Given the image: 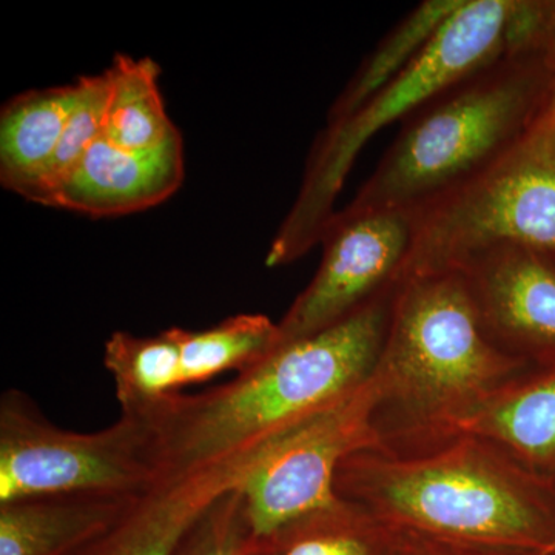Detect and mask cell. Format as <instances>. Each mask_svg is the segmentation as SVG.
I'll return each instance as SVG.
<instances>
[{"instance_id":"cell-10","label":"cell","mask_w":555,"mask_h":555,"mask_svg":"<svg viewBox=\"0 0 555 555\" xmlns=\"http://www.w3.org/2000/svg\"><path fill=\"white\" fill-rule=\"evenodd\" d=\"M448 269L465 276L496 345L529 366H555L554 257L518 244H494Z\"/></svg>"},{"instance_id":"cell-19","label":"cell","mask_w":555,"mask_h":555,"mask_svg":"<svg viewBox=\"0 0 555 555\" xmlns=\"http://www.w3.org/2000/svg\"><path fill=\"white\" fill-rule=\"evenodd\" d=\"M181 361L182 387L255 366L280 345V328L261 313H240L203 331L171 327Z\"/></svg>"},{"instance_id":"cell-15","label":"cell","mask_w":555,"mask_h":555,"mask_svg":"<svg viewBox=\"0 0 555 555\" xmlns=\"http://www.w3.org/2000/svg\"><path fill=\"white\" fill-rule=\"evenodd\" d=\"M76 101V82L17 94L0 113V181L24 195L49 167Z\"/></svg>"},{"instance_id":"cell-14","label":"cell","mask_w":555,"mask_h":555,"mask_svg":"<svg viewBox=\"0 0 555 555\" xmlns=\"http://www.w3.org/2000/svg\"><path fill=\"white\" fill-rule=\"evenodd\" d=\"M138 496L47 495L0 503V555L78 553Z\"/></svg>"},{"instance_id":"cell-7","label":"cell","mask_w":555,"mask_h":555,"mask_svg":"<svg viewBox=\"0 0 555 555\" xmlns=\"http://www.w3.org/2000/svg\"><path fill=\"white\" fill-rule=\"evenodd\" d=\"M160 481L147 426L120 414L96 433L53 425L22 390L0 398V503L47 495L138 496Z\"/></svg>"},{"instance_id":"cell-21","label":"cell","mask_w":555,"mask_h":555,"mask_svg":"<svg viewBox=\"0 0 555 555\" xmlns=\"http://www.w3.org/2000/svg\"><path fill=\"white\" fill-rule=\"evenodd\" d=\"M109 98L107 69L101 75L86 76L76 80V101L67 127L53 159L43 173L36 179L24 198L42 206H49L51 195L62 179L75 169L87 150L104 137L105 115Z\"/></svg>"},{"instance_id":"cell-17","label":"cell","mask_w":555,"mask_h":555,"mask_svg":"<svg viewBox=\"0 0 555 555\" xmlns=\"http://www.w3.org/2000/svg\"><path fill=\"white\" fill-rule=\"evenodd\" d=\"M107 73L104 137L109 142L133 152H152L181 141L160 96V69L155 61L118 54Z\"/></svg>"},{"instance_id":"cell-24","label":"cell","mask_w":555,"mask_h":555,"mask_svg":"<svg viewBox=\"0 0 555 555\" xmlns=\"http://www.w3.org/2000/svg\"><path fill=\"white\" fill-rule=\"evenodd\" d=\"M546 54L547 60H550L551 65H553L555 73V17L553 22V27H551L550 36H547Z\"/></svg>"},{"instance_id":"cell-20","label":"cell","mask_w":555,"mask_h":555,"mask_svg":"<svg viewBox=\"0 0 555 555\" xmlns=\"http://www.w3.org/2000/svg\"><path fill=\"white\" fill-rule=\"evenodd\" d=\"M465 0H426L398 22L358 68L328 112L327 124L352 115L377 91L397 78L436 38Z\"/></svg>"},{"instance_id":"cell-18","label":"cell","mask_w":555,"mask_h":555,"mask_svg":"<svg viewBox=\"0 0 555 555\" xmlns=\"http://www.w3.org/2000/svg\"><path fill=\"white\" fill-rule=\"evenodd\" d=\"M104 366L124 415L147 414L182 390L179 349L170 328L155 337L115 332L105 343Z\"/></svg>"},{"instance_id":"cell-25","label":"cell","mask_w":555,"mask_h":555,"mask_svg":"<svg viewBox=\"0 0 555 555\" xmlns=\"http://www.w3.org/2000/svg\"><path fill=\"white\" fill-rule=\"evenodd\" d=\"M553 100L555 101V80H554V87H553Z\"/></svg>"},{"instance_id":"cell-6","label":"cell","mask_w":555,"mask_h":555,"mask_svg":"<svg viewBox=\"0 0 555 555\" xmlns=\"http://www.w3.org/2000/svg\"><path fill=\"white\" fill-rule=\"evenodd\" d=\"M401 278L451 268L478 248L518 244L555 258V101L502 158L415 211Z\"/></svg>"},{"instance_id":"cell-8","label":"cell","mask_w":555,"mask_h":555,"mask_svg":"<svg viewBox=\"0 0 555 555\" xmlns=\"http://www.w3.org/2000/svg\"><path fill=\"white\" fill-rule=\"evenodd\" d=\"M377 378L324 409L269 449L241 485L251 539L332 505L347 455L375 441Z\"/></svg>"},{"instance_id":"cell-9","label":"cell","mask_w":555,"mask_h":555,"mask_svg":"<svg viewBox=\"0 0 555 555\" xmlns=\"http://www.w3.org/2000/svg\"><path fill=\"white\" fill-rule=\"evenodd\" d=\"M414 240L412 211L345 208L332 215L320 236V269L278 323L280 343L334 326L398 283Z\"/></svg>"},{"instance_id":"cell-4","label":"cell","mask_w":555,"mask_h":555,"mask_svg":"<svg viewBox=\"0 0 555 555\" xmlns=\"http://www.w3.org/2000/svg\"><path fill=\"white\" fill-rule=\"evenodd\" d=\"M545 50L509 51L412 113L349 210L415 214L491 167L553 93Z\"/></svg>"},{"instance_id":"cell-12","label":"cell","mask_w":555,"mask_h":555,"mask_svg":"<svg viewBox=\"0 0 555 555\" xmlns=\"http://www.w3.org/2000/svg\"><path fill=\"white\" fill-rule=\"evenodd\" d=\"M266 452L193 476L164 478L73 555H175L198 518L219 496L240 488Z\"/></svg>"},{"instance_id":"cell-11","label":"cell","mask_w":555,"mask_h":555,"mask_svg":"<svg viewBox=\"0 0 555 555\" xmlns=\"http://www.w3.org/2000/svg\"><path fill=\"white\" fill-rule=\"evenodd\" d=\"M182 179V139L152 152H133L102 137L62 179L49 206L93 218L122 217L170 198Z\"/></svg>"},{"instance_id":"cell-22","label":"cell","mask_w":555,"mask_h":555,"mask_svg":"<svg viewBox=\"0 0 555 555\" xmlns=\"http://www.w3.org/2000/svg\"><path fill=\"white\" fill-rule=\"evenodd\" d=\"M240 488L225 492L208 507L175 555H248L251 532Z\"/></svg>"},{"instance_id":"cell-23","label":"cell","mask_w":555,"mask_h":555,"mask_svg":"<svg viewBox=\"0 0 555 555\" xmlns=\"http://www.w3.org/2000/svg\"><path fill=\"white\" fill-rule=\"evenodd\" d=\"M389 555H555V550H524V547L467 542V540L426 534V532L397 526L396 542Z\"/></svg>"},{"instance_id":"cell-5","label":"cell","mask_w":555,"mask_h":555,"mask_svg":"<svg viewBox=\"0 0 555 555\" xmlns=\"http://www.w3.org/2000/svg\"><path fill=\"white\" fill-rule=\"evenodd\" d=\"M547 16L546 0H465L396 79L352 115L327 124L310 153L297 203L270 247L268 266L294 261L320 243L369 139L509 51L535 50L545 38Z\"/></svg>"},{"instance_id":"cell-1","label":"cell","mask_w":555,"mask_h":555,"mask_svg":"<svg viewBox=\"0 0 555 555\" xmlns=\"http://www.w3.org/2000/svg\"><path fill=\"white\" fill-rule=\"evenodd\" d=\"M397 286L334 326L280 343L225 385L175 393L134 416L147 426L160 480L259 454L366 385L377 371Z\"/></svg>"},{"instance_id":"cell-13","label":"cell","mask_w":555,"mask_h":555,"mask_svg":"<svg viewBox=\"0 0 555 555\" xmlns=\"http://www.w3.org/2000/svg\"><path fill=\"white\" fill-rule=\"evenodd\" d=\"M449 434L483 438L528 469L555 478V366L531 367L511 379Z\"/></svg>"},{"instance_id":"cell-2","label":"cell","mask_w":555,"mask_h":555,"mask_svg":"<svg viewBox=\"0 0 555 555\" xmlns=\"http://www.w3.org/2000/svg\"><path fill=\"white\" fill-rule=\"evenodd\" d=\"M335 495L426 534L555 550V478L470 434L357 449L338 467Z\"/></svg>"},{"instance_id":"cell-3","label":"cell","mask_w":555,"mask_h":555,"mask_svg":"<svg viewBox=\"0 0 555 555\" xmlns=\"http://www.w3.org/2000/svg\"><path fill=\"white\" fill-rule=\"evenodd\" d=\"M531 367L489 335L460 270L401 278L375 371V441L447 436Z\"/></svg>"},{"instance_id":"cell-16","label":"cell","mask_w":555,"mask_h":555,"mask_svg":"<svg viewBox=\"0 0 555 555\" xmlns=\"http://www.w3.org/2000/svg\"><path fill=\"white\" fill-rule=\"evenodd\" d=\"M396 537L397 526L337 499L251 539L248 555H389Z\"/></svg>"}]
</instances>
